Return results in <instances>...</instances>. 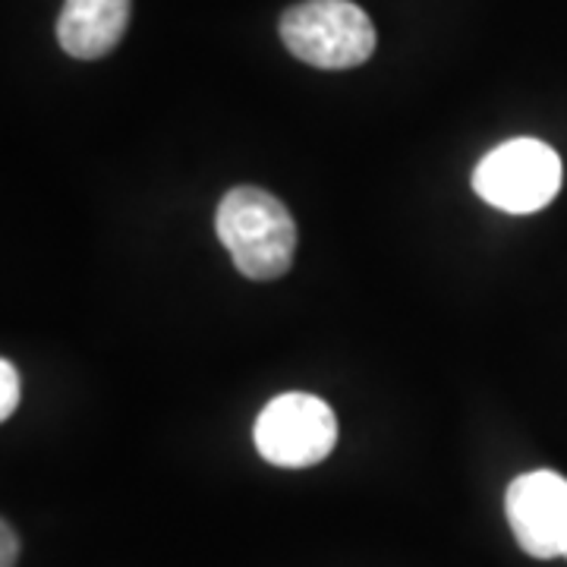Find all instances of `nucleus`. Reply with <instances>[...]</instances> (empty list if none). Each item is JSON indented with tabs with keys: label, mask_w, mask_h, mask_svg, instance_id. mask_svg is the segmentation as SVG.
Returning <instances> with one entry per match:
<instances>
[{
	"label": "nucleus",
	"mask_w": 567,
	"mask_h": 567,
	"mask_svg": "<svg viewBox=\"0 0 567 567\" xmlns=\"http://www.w3.org/2000/svg\"><path fill=\"white\" fill-rule=\"evenodd\" d=\"M338 445L334 410L316 394L287 391L268 401L256 420V447L268 464L303 470L322 464Z\"/></svg>",
	"instance_id": "nucleus-4"
},
{
	"label": "nucleus",
	"mask_w": 567,
	"mask_h": 567,
	"mask_svg": "<svg viewBox=\"0 0 567 567\" xmlns=\"http://www.w3.org/2000/svg\"><path fill=\"white\" fill-rule=\"evenodd\" d=\"M284 48L319 70H353L375 51V25L353 0H303L281 17Z\"/></svg>",
	"instance_id": "nucleus-2"
},
{
	"label": "nucleus",
	"mask_w": 567,
	"mask_h": 567,
	"mask_svg": "<svg viewBox=\"0 0 567 567\" xmlns=\"http://www.w3.org/2000/svg\"><path fill=\"white\" fill-rule=\"evenodd\" d=\"M476 196L507 215H533L561 189V158L543 140H507L473 171Z\"/></svg>",
	"instance_id": "nucleus-3"
},
{
	"label": "nucleus",
	"mask_w": 567,
	"mask_h": 567,
	"mask_svg": "<svg viewBox=\"0 0 567 567\" xmlns=\"http://www.w3.org/2000/svg\"><path fill=\"white\" fill-rule=\"evenodd\" d=\"M215 230L237 271L252 281H275L293 262L297 224L287 205L259 186H234L218 205Z\"/></svg>",
	"instance_id": "nucleus-1"
},
{
	"label": "nucleus",
	"mask_w": 567,
	"mask_h": 567,
	"mask_svg": "<svg viewBox=\"0 0 567 567\" xmlns=\"http://www.w3.org/2000/svg\"><path fill=\"white\" fill-rule=\"evenodd\" d=\"M133 0H63L58 44L76 61H99L121 44Z\"/></svg>",
	"instance_id": "nucleus-6"
},
{
	"label": "nucleus",
	"mask_w": 567,
	"mask_h": 567,
	"mask_svg": "<svg viewBox=\"0 0 567 567\" xmlns=\"http://www.w3.org/2000/svg\"><path fill=\"white\" fill-rule=\"evenodd\" d=\"M20 404V375L10 360H0V420H10Z\"/></svg>",
	"instance_id": "nucleus-7"
},
{
	"label": "nucleus",
	"mask_w": 567,
	"mask_h": 567,
	"mask_svg": "<svg viewBox=\"0 0 567 567\" xmlns=\"http://www.w3.org/2000/svg\"><path fill=\"white\" fill-rule=\"evenodd\" d=\"M505 514L529 558H567V480L561 473L533 470L517 476L507 486Z\"/></svg>",
	"instance_id": "nucleus-5"
},
{
	"label": "nucleus",
	"mask_w": 567,
	"mask_h": 567,
	"mask_svg": "<svg viewBox=\"0 0 567 567\" xmlns=\"http://www.w3.org/2000/svg\"><path fill=\"white\" fill-rule=\"evenodd\" d=\"M0 536H3V558H0V567H13L17 565V555H20V539L10 529V524L0 527Z\"/></svg>",
	"instance_id": "nucleus-8"
}]
</instances>
